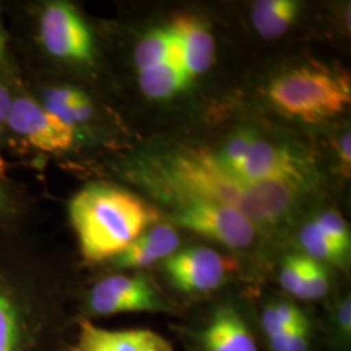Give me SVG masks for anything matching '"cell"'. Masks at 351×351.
<instances>
[{
  "mask_svg": "<svg viewBox=\"0 0 351 351\" xmlns=\"http://www.w3.org/2000/svg\"><path fill=\"white\" fill-rule=\"evenodd\" d=\"M262 326L267 339H271L285 333L290 328L284 326L274 307V303L269 304L262 315Z\"/></svg>",
  "mask_w": 351,
  "mask_h": 351,
  "instance_id": "24",
  "label": "cell"
},
{
  "mask_svg": "<svg viewBox=\"0 0 351 351\" xmlns=\"http://www.w3.org/2000/svg\"><path fill=\"white\" fill-rule=\"evenodd\" d=\"M7 46H8V34L5 32V27L3 24V19H1V13H0V65L4 63V60H5Z\"/></svg>",
  "mask_w": 351,
  "mask_h": 351,
  "instance_id": "29",
  "label": "cell"
},
{
  "mask_svg": "<svg viewBox=\"0 0 351 351\" xmlns=\"http://www.w3.org/2000/svg\"><path fill=\"white\" fill-rule=\"evenodd\" d=\"M229 268L226 259L208 247L176 251L164 261L171 282L185 293H207L219 288Z\"/></svg>",
  "mask_w": 351,
  "mask_h": 351,
  "instance_id": "9",
  "label": "cell"
},
{
  "mask_svg": "<svg viewBox=\"0 0 351 351\" xmlns=\"http://www.w3.org/2000/svg\"><path fill=\"white\" fill-rule=\"evenodd\" d=\"M69 217L88 262L113 259L158 220L137 195L107 184H90L69 203Z\"/></svg>",
  "mask_w": 351,
  "mask_h": 351,
  "instance_id": "2",
  "label": "cell"
},
{
  "mask_svg": "<svg viewBox=\"0 0 351 351\" xmlns=\"http://www.w3.org/2000/svg\"><path fill=\"white\" fill-rule=\"evenodd\" d=\"M27 311L21 293L0 277V351H24L27 343Z\"/></svg>",
  "mask_w": 351,
  "mask_h": 351,
  "instance_id": "14",
  "label": "cell"
},
{
  "mask_svg": "<svg viewBox=\"0 0 351 351\" xmlns=\"http://www.w3.org/2000/svg\"><path fill=\"white\" fill-rule=\"evenodd\" d=\"M329 289V280L324 267L314 259L304 256L303 261V300H320Z\"/></svg>",
  "mask_w": 351,
  "mask_h": 351,
  "instance_id": "21",
  "label": "cell"
},
{
  "mask_svg": "<svg viewBox=\"0 0 351 351\" xmlns=\"http://www.w3.org/2000/svg\"><path fill=\"white\" fill-rule=\"evenodd\" d=\"M151 181L172 201L201 199L230 206L254 226L272 229L293 213L302 185L281 181L247 184L230 175L216 154L204 149L175 151L152 165Z\"/></svg>",
  "mask_w": 351,
  "mask_h": 351,
  "instance_id": "1",
  "label": "cell"
},
{
  "mask_svg": "<svg viewBox=\"0 0 351 351\" xmlns=\"http://www.w3.org/2000/svg\"><path fill=\"white\" fill-rule=\"evenodd\" d=\"M13 97L11 90L0 82V133L7 129L8 119L12 107Z\"/></svg>",
  "mask_w": 351,
  "mask_h": 351,
  "instance_id": "25",
  "label": "cell"
},
{
  "mask_svg": "<svg viewBox=\"0 0 351 351\" xmlns=\"http://www.w3.org/2000/svg\"><path fill=\"white\" fill-rule=\"evenodd\" d=\"M88 306L91 314L99 316L169 311L162 295L141 275L104 277L90 290Z\"/></svg>",
  "mask_w": 351,
  "mask_h": 351,
  "instance_id": "7",
  "label": "cell"
},
{
  "mask_svg": "<svg viewBox=\"0 0 351 351\" xmlns=\"http://www.w3.org/2000/svg\"><path fill=\"white\" fill-rule=\"evenodd\" d=\"M303 261L302 255H289L285 258L281 272L280 282L291 295L303 300Z\"/></svg>",
  "mask_w": 351,
  "mask_h": 351,
  "instance_id": "22",
  "label": "cell"
},
{
  "mask_svg": "<svg viewBox=\"0 0 351 351\" xmlns=\"http://www.w3.org/2000/svg\"><path fill=\"white\" fill-rule=\"evenodd\" d=\"M323 232L326 239H330L339 250L349 255L350 252V233L345 220L336 211H324L313 220Z\"/></svg>",
  "mask_w": 351,
  "mask_h": 351,
  "instance_id": "20",
  "label": "cell"
},
{
  "mask_svg": "<svg viewBox=\"0 0 351 351\" xmlns=\"http://www.w3.org/2000/svg\"><path fill=\"white\" fill-rule=\"evenodd\" d=\"M268 97L281 112L304 123H317L342 112L350 103V84L345 75L326 68L302 66L277 77Z\"/></svg>",
  "mask_w": 351,
  "mask_h": 351,
  "instance_id": "3",
  "label": "cell"
},
{
  "mask_svg": "<svg viewBox=\"0 0 351 351\" xmlns=\"http://www.w3.org/2000/svg\"><path fill=\"white\" fill-rule=\"evenodd\" d=\"M310 345V324L304 317L298 324L289 329L285 351H307Z\"/></svg>",
  "mask_w": 351,
  "mask_h": 351,
  "instance_id": "23",
  "label": "cell"
},
{
  "mask_svg": "<svg viewBox=\"0 0 351 351\" xmlns=\"http://www.w3.org/2000/svg\"><path fill=\"white\" fill-rule=\"evenodd\" d=\"M204 351H258L255 339L233 307H220L202 333Z\"/></svg>",
  "mask_w": 351,
  "mask_h": 351,
  "instance_id": "13",
  "label": "cell"
},
{
  "mask_svg": "<svg viewBox=\"0 0 351 351\" xmlns=\"http://www.w3.org/2000/svg\"><path fill=\"white\" fill-rule=\"evenodd\" d=\"M351 137H350V132H348V133H345L343 136H342V138L339 141V160H341V167H342V171L345 172V173H350V164H351Z\"/></svg>",
  "mask_w": 351,
  "mask_h": 351,
  "instance_id": "26",
  "label": "cell"
},
{
  "mask_svg": "<svg viewBox=\"0 0 351 351\" xmlns=\"http://www.w3.org/2000/svg\"><path fill=\"white\" fill-rule=\"evenodd\" d=\"M134 63L138 72L168 63L178 64L185 68L182 47L175 32L169 26L151 30L137 45Z\"/></svg>",
  "mask_w": 351,
  "mask_h": 351,
  "instance_id": "15",
  "label": "cell"
},
{
  "mask_svg": "<svg viewBox=\"0 0 351 351\" xmlns=\"http://www.w3.org/2000/svg\"><path fill=\"white\" fill-rule=\"evenodd\" d=\"M178 246L180 237L173 226H154L114 256L113 264L119 268H146L159 261L168 259Z\"/></svg>",
  "mask_w": 351,
  "mask_h": 351,
  "instance_id": "11",
  "label": "cell"
},
{
  "mask_svg": "<svg viewBox=\"0 0 351 351\" xmlns=\"http://www.w3.org/2000/svg\"><path fill=\"white\" fill-rule=\"evenodd\" d=\"M138 73L141 90L151 99H169L188 88L191 80L186 69L175 63L158 65Z\"/></svg>",
  "mask_w": 351,
  "mask_h": 351,
  "instance_id": "18",
  "label": "cell"
},
{
  "mask_svg": "<svg viewBox=\"0 0 351 351\" xmlns=\"http://www.w3.org/2000/svg\"><path fill=\"white\" fill-rule=\"evenodd\" d=\"M169 27L181 43L189 77L207 72L215 59V40L208 27L198 17L189 14L176 17Z\"/></svg>",
  "mask_w": 351,
  "mask_h": 351,
  "instance_id": "12",
  "label": "cell"
},
{
  "mask_svg": "<svg viewBox=\"0 0 351 351\" xmlns=\"http://www.w3.org/2000/svg\"><path fill=\"white\" fill-rule=\"evenodd\" d=\"M72 351H175L159 333L150 329L111 330L88 320L80 323Z\"/></svg>",
  "mask_w": 351,
  "mask_h": 351,
  "instance_id": "10",
  "label": "cell"
},
{
  "mask_svg": "<svg viewBox=\"0 0 351 351\" xmlns=\"http://www.w3.org/2000/svg\"><path fill=\"white\" fill-rule=\"evenodd\" d=\"M39 39L46 52L66 63H91L94 39L84 17L65 1H51L39 14Z\"/></svg>",
  "mask_w": 351,
  "mask_h": 351,
  "instance_id": "6",
  "label": "cell"
},
{
  "mask_svg": "<svg viewBox=\"0 0 351 351\" xmlns=\"http://www.w3.org/2000/svg\"><path fill=\"white\" fill-rule=\"evenodd\" d=\"M302 247L308 254V258L322 263L341 264L346 261L349 255L339 250V247L326 239L323 232L316 226L314 221L307 223L300 233Z\"/></svg>",
  "mask_w": 351,
  "mask_h": 351,
  "instance_id": "19",
  "label": "cell"
},
{
  "mask_svg": "<svg viewBox=\"0 0 351 351\" xmlns=\"http://www.w3.org/2000/svg\"><path fill=\"white\" fill-rule=\"evenodd\" d=\"M339 326L341 332L346 336L350 335L351 330V301L350 298L345 300L342 302V304L339 306Z\"/></svg>",
  "mask_w": 351,
  "mask_h": 351,
  "instance_id": "27",
  "label": "cell"
},
{
  "mask_svg": "<svg viewBox=\"0 0 351 351\" xmlns=\"http://www.w3.org/2000/svg\"><path fill=\"white\" fill-rule=\"evenodd\" d=\"M42 106L64 123L75 128L91 119L94 107L88 95L72 86H52L42 94Z\"/></svg>",
  "mask_w": 351,
  "mask_h": 351,
  "instance_id": "16",
  "label": "cell"
},
{
  "mask_svg": "<svg viewBox=\"0 0 351 351\" xmlns=\"http://www.w3.org/2000/svg\"><path fill=\"white\" fill-rule=\"evenodd\" d=\"M12 206L11 193L7 190V188L3 184H0V219L4 217L5 215L11 213Z\"/></svg>",
  "mask_w": 351,
  "mask_h": 351,
  "instance_id": "28",
  "label": "cell"
},
{
  "mask_svg": "<svg viewBox=\"0 0 351 351\" xmlns=\"http://www.w3.org/2000/svg\"><path fill=\"white\" fill-rule=\"evenodd\" d=\"M8 129L43 152L68 150L75 141V128L46 110L40 101L30 97L13 98Z\"/></svg>",
  "mask_w": 351,
  "mask_h": 351,
  "instance_id": "8",
  "label": "cell"
},
{
  "mask_svg": "<svg viewBox=\"0 0 351 351\" xmlns=\"http://www.w3.org/2000/svg\"><path fill=\"white\" fill-rule=\"evenodd\" d=\"M216 156L230 175L247 184L281 181L303 185L308 173L304 162L293 151L252 132L233 136Z\"/></svg>",
  "mask_w": 351,
  "mask_h": 351,
  "instance_id": "4",
  "label": "cell"
},
{
  "mask_svg": "<svg viewBox=\"0 0 351 351\" xmlns=\"http://www.w3.org/2000/svg\"><path fill=\"white\" fill-rule=\"evenodd\" d=\"M176 221L202 237L230 249H246L255 241L256 226L239 210L213 202L178 199Z\"/></svg>",
  "mask_w": 351,
  "mask_h": 351,
  "instance_id": "5",
  "label": "cell"
},
{
  "mask_svg": "<svg viewBox=\"0 0 351 351\" xmlns=\"http://www.w3.org/2000/svg\"><path fill=\"white\" fill-rule=\"evenodd\" d=\"M300 13V3L293 0H261L251 11V21L256 32L267 39L287 33Z\"/></svg>",
  "mask_w": 351,
  "mask_h": 351,
  "instance_id": "17",
  "label": "cell"
}]
</instances>
